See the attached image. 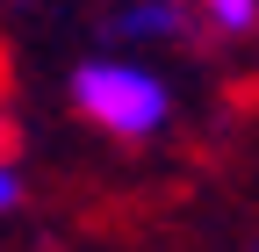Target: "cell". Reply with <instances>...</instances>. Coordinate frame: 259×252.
<instances>
[{
    "mask_svg": "<svg viewBox=\"0 0 259 252\" xmlns=\"http://www.w3.org/2000/svg\"><path fill=\"white\" fill-rule=\"evenodd\" d=\"M194 36L209 44H252L259 36V0H187Z\"/></svg>",
    "mask_w": 259,
    "mask_h": 252,
    "instance_id": "obj_3",
    "label": "cell"
},
{
    "mask_svg": "<svg viewBox=\"0 0 259 252\" xmlns=\"http://www.w3.org/2000/svg\"><path fill=\"white\" fill-rule=\"evenodd\" d=\"M108 36H115V51H166V44L194 36V15H187V0H115Z\"/></svg>",
    "mask_w": 259,
    "mask_h": 252,
    "instance_id": "obj_2",
    "label": "cell"
},
{
    "mask_svg": "<svg viewBox=\"0 0 259 252\" xmlns=\"http://www.w3.org/2000/svg\"><path fill=\"white\" fill-rule=\"evenodd\" d=\"M252 252H259V245H252Z\"/></svg>",
    "mask_w": 259,
    "mask_h": 252,
    "instance_id": "obj_5",
    "label": "cell"
},
{
    "mask_svg": "<svg viewBox=\"0 0 259 252\" xmlns=\"http://www.w3.org/2000/svg\"><path fill=\"white\" fill-rule=\"evenodd\" d=\"M22 209H29V166L15 159V151H0V224L22 216Z\"/></svg>",
    "mask_w": 259,
    "mask_h": 252,
    "instance_id": "obj_4",
    "label": "cell"
},
{
    "mask_svg": "<svg viewBox=\"0 0 259 252\" xmlns=\"http://www.w3.org/2000/svg\"><path fill=\"white\" fill-rule=\"evenodd\" d=\"M65 101H72V115L87 122V130H101L108 144H130V151L158 144L173 130V115H180L173 79L158 72L151 58H137V51L79 58V65L65 72Z\"/></svg>",
    "mask_w": 259,
    "mask_h": 252,
    "instance_id": "obj_1",
    "label": "cell"
}]
</instances>
